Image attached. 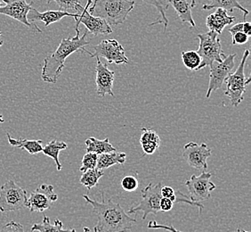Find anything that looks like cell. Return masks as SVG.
<instances>
[{"label":"cell","mask_w":251,"mask_h":232,"mask_svg":"<svg viewBox=\"0 0 251 232\" xmlns=\"http://www.w3.org/2000/svg\"><path fill=\"white\" fill-rule=\"evenodd\" d=\"M101 201L93 200L87 195H83V199L93 207V213L97 218V225L94 232H130L136 220L126 213L121 204L114 203L112 199H104L101 194Z\"/></svg>","instance_id":"cell-1"},{"label":"cell","mask_w":251,"mask_h":232,"mask_svg":"<svg viewBox=\"0 0 251 232\" xmlns=\"http://www.w3.org/2000/svg\"><path fill=\"white\" fill-rule=\"evenodd\" d=\"M31 232H77L74 229H64L63 224L59 219L54 221V223H50V218L45 215L40 223H34L30 229Z\"/></svg>","instance_id":"cell-23"},{"label":"cell","mask_w":251,"mask_h":232,"mask_svg":"<svg viewBox=\"0 0 251 232\" xmlns=\"http://www.w3.org/2000/svg\"><path fill=\"white\" fill-rule=\"evenodd\" d=\"M250 36H248L244 32H237V33L232 35V45H244L248 42Z\"/></svg>","instance_id":"cell-34"},{"label":"cell","mask_w":251,"mask_h":232,"mask_svg":"<svg viewBox=\"0 0 251 232\" xmlns=\"http://www.w3.org/2000/svg\"><path fill=\"white\" fill-rule=\"evenodd\" d=\"M139 182L135 176L127 175L121 179V188L127 192H133L138 188Z\"/></svg>","instance_id":"cell-31"},{"label":"cell","mask_w":251,"mask_h":232,"mask_svg":"<svg viewBox=\"0 0 251 232\" xmlns=\"http://www.w3.org/2000/svg\"><path fill=\"white\" fill-rule=\"evenodd\" d=\"M57 200L58 195L54 192L53 185L42 184L30 193L25 207L29 208L31 213H43L52 207L53 202Z\"/></svg>","instance_id":"cell-10"},{"label":"cell","mask_w":251,"mask_h":232,"mask_svg":"<svg viewBox=\"0 0 251 232\" xmlns=\"http://www.w3.org/2000/svg\"><path fill=\"white\" fill-rule=\"evenodd\" d=\"M212 174L204 172L200 176L193 175L185 181V186L190 193V199L194 203L208 200L211 192L217 189L216 184L210 180Z\"/></svg>","instance_id":"cell-9"},{"label":"cell","mask_w":251,"mask_h":232,"mask_svg":"<svg viewBox=\"0 0 251 232\" xmlns=\"http://www.w3.org/2000/svg\"><path fill=\"white\" fill-rule=\"evenodd\" d=\"M250 57V50L246 49L243 54L241 63L237 67V70L233 73H230L226 79V96L231 102L232 106L238 107L244 98V94L246 92L247 78L245 77V64L247 59Z\"/></svg>","instance_id":"cell-5"},{"label":"cell","mask_w":251,"mask_h":232,"mask_svg":"<svg viewBox=\"0 0 251 232\" xmlns=\"http://www.w3.org/2000/svg\"><path fill=\"white\" fill-rule=\"evenodd\" d=\"M93 2H94V0H87L86 6L83 8V11H88V9L90 8V6L93 5Z\"/></svg>","instance_id":"cell-39"},{"label":"cell","mask_w":251,"mask_h":232,"mask_svg":"<svg viewBox=\"0 0 251 232\" xmlns=\"http://www.w3.org/2000/svg\"><path fill=\"white\" fill-rule=\"evenodd\" d=\"M242 26H243V23H240V24H236L233 25L229 29V32L233 35V34L237 33V32H241L242 31ZM243 32V31H242Z\"/></svg>","instance_id":"cell-37"},{"label":"cell","mask_w":251,"mask_h":232,"mask_svg":"<svg viewBox=\"0 0 251 232\" xmlns=\"http://www.w3.org/2000/svg\"><path fill=\"white\" fill-rule=\"evenodd\" d=\"M67 16L73 17L75 19L77 17V13L70 14L69 12L62 11V10H49L43 13H40L32 6L27 15V19L31 25H33L36 22H42L45 24L46 27H49V25L57 23Z\"/></svg>","instance_id":"cell-16"},{"label":"cell","mask_w":251,"mask_h":232,"mask_svg":"<svg viewBox=\"0 0 251 232\" xmlns=\"http://www.w3.org/2000/svg\"><path fill=\"white\" fill-rule=\"evenodd\" d=\"M75 22V30L78 29V26L82 24L85 25L87 32L93 34L94 36H98L101 34H111L112 32L111 25H109L105 20L91 15L88 11L81 10L80 12H77Z\"/></svg>","instance_id":"cell-14"},{"label":"cell","mask_w":251,"mask_h":232,"mask_svg":"<svg viewBox=\"0 0 251 232\" xmlns=\"http://www.w3.org/2000/svg\"><path fill=\"white\" fill-rule=\"evenodd\" d=\"M1 5H3V2H2V0H0V6Z\"/></svg>","instance_id":"cell-43"},{"label":"cell","mask_w":251,"mask_h":232,"mask_svg":"<svg viewBox=\"0 0 251 232\" xmlns=\"http://www.w3.org/2000/svg\"><path fill=\"white\" fill-rule=\"evenodd\" d=\"M87 33L88 32L86 29L85 33L80 37L79 29H76L75 37L62 39L57 49L48 58H45L41 73V79L45 83L52 84L57 83V80L65 66V61L68 57L75 52H84L86 49L85 47L90 44V40L86 39Z\"/></svg>","instance_id":"cell-2"},{"label":"cell","mask_w":251,"mask_h":232,"mask_svg":"<svg viewBox=\"0 0 251 232\" xmlns=\"http://www.w3.org/2000/svg\"><path fill=\"white\" fill-rule=\"evenodd\" d=\"M85 144L87 145V152L95 153L98 155L113 152L116 150L110 143L108 138L100 141L96 139L95 137H91L85 141Z\"/></svg>","instance_id":"cell-25"},{"label":"cell","mask_w":251,"mask_h":232,"mask_svg":"<svg viewBox=\"0 0 251 232\" xmlns=\"http://www.w3.org/2000/svg\"><path fill=\"white\" fill-rule=\"evenodd\" d=\"M163 185L161 182L157 184L150 183L146 186L145 189H142V199L140 202L137 203L135 206H133L129 209L128 214L132 213H143V220H145L147 216L152 213L157 214L160 212L159 203L162 199V196L160 193V189Z\"/></svg>","instance_id":"cell-7"},{"label":"cell","mask_w":251,"mask_h":232,"mask_svg":"<svg viewBox=\"0 0 251 232\" xmlns=\"http://www.w3.org/2000/svg\"><path fill=\"white\" fill-rule=\"evenodd\" d=\"M97 159H98V155L95 153L87 152V154L83 156L81 166L79 168V171L84 173L87 170L97 168Z\"/></svg>","instance_id":"cell-30"},{"label":"cell","mask_w":251,"mask_h":232,"mask_svg":"<svg viewBox=\"0 0 251 232\" xmlns=\"http://www.w3.org/2000/svg\"><path fill=\"white\" fill-rule=\"evenodd\" d=\"M203 10H211L214 8H222L227 11L228 13H232L234 9L241 10L243 12L244 20L246 19L247 16L250 14V11L244 8L238 0H211V3L208 5H203L201 7Z\"/></svg>","instance_id":"cell-22"},{"label":"cell","mask_w":251,"mask_h":232,"mask_svg":"<svg viewBox=\"0 0 251 232\" xmlns=\"http://www.w3.org/2000/svg\"><path fill=\"white\" fill-rule=\"evenodd\" d=\"M174 203L169 199L162 198L159 203V207H160V212H169L173 209Z\"/></svg>","instance_id":"cell-35"},{"label":"cell","mask_w":251,"mask_h":232,"mask_svg":"<svg viewBox=\"0 0 251 232\" xmlns=\"http://www.w3.org/2000/svg\"><path fill=\"white\" fill-rule=\"evenodd\" d=\"M6 137L8 140L10 145L15 146L16 148L25 149L30 155H37L42 152L43 145L42 141H31V140H25V139H14L12 138L9 133H6Z\"/></svg>","instance_id":"cell-20"},{"label":"cell","mask_w":251,"mask_h":232,"mask_svg":"<svg viewBox=\"0 0 251 232\" xmlns=\"http://www.w3.org/2000/svg\"><path fill=\"white\" fill-rule=\"evenodd\" d=\"M247 232V231H243V230H242V229H241V228H238V229H237L236 231H235V232Z\"/></svg>","instance_id":"cell-40"},{"label":"cell","mask_w":251,"mask_h":232,"mask_svg":"<svg viewBox=\"0 0 251 232\" xmlns=\"http://www.w3.org/2000/svg\"><path fill=\"white\" fill-rule=\"evenodd\" d=\"M242 31L247 34L248 36L251 35V25L250 22H244L243 26H242Z\"/></svg>","instance_id":"cell-38"},{"label":"cell","mask_w":251,"mask_h":232,"mask_svg":"<svg viewBox=\"0 0 251 232\" xmlns=\"http://www.w3.org/2000/svg\"><path fill=\"white\" fill-rule=\"evenodd\" d=\"M103 174H103L102 170L97 169V168L87 170L83 173L80 179H79V182L81 185L87 188V189H93L98 184L99 179L103 176Z\"/></svg>","instance_id":"cell-26"},{"label":"cell","mask_w":251,"mask_h":232,"mask_svg":"<svg viewBox=\"0 0 251 232\" xmlns=\"http://www.w3.org/2000/svg\"><path fill=\"white\" fill-rule=\"evenodd\" d=\"M168 2L173 6L179 19L183 23L189 24L192 28L196 27L192 14V9L196 5L195 0H168Z\"/></svg>","instance_id":"cell-18"},{"label":"cell","mask_w":251,"mask_h":232,"mask_svg":"<svg viewBox=\"0 0 251 232\" xmlns=\"http://www.w3.org/2000/svg\"><path fill=\"white\" fill-rule=\"evenodd\" d=\"M67 147V143H65L63 141H55V140L50 141L49 144L43 146L42 152H43L44 155L49 156L54 161V163L56 165V169L58 172H61L63 169V165H61L60 160H59V154L62 150L66 149Z\"/></svg>","instance_id":"cell-24"},{"label":"cell","mask_w":251,"mask_h":232,"mask_svg":"<svg viewBox=\"0 0 251 232\" xmlns=\"http://www.w3.org/2000/svg\"><path fill=\"white\" fill-rule=\"evenodd\" d=\"M235 16L228 15V12L222 8H217V11L208 15L206 19V26L211 31L218 35L222 34L223 30L227 25H231L235 21Z\"/></svg>","instance_id":"cell-17"},{"label":"cell","mask_w":251,"mask_h":232,"mask_svg":"<svg viewBox=\"0 0 251 232\" xmlns=\"http://www.w3.org/2000/svg\"><path fill=\"white\" fill-rule=\"evenodd\" d=\"M126 158V155L125 153L118 152L116 150L113 152H110V153L101 154V155H98L97 168L103 171L107 168H110L113 165H124Z\"/></svg>","instance_id":"cell-21"},{"label":"cell","mask_w":251,"mask_h":232,"mask_svg":"<svg viewBox=\"0 0 251 232\" xmlns=\"http://www.w3.org/2000/svg\"><path fill=\"white\" fill-rule=\"evenodd\" d=\"M160 193L162 198H166V199H170L171 197H173L176 191L173 188H171L170 186H162L161 189H160Z\"/></svg>","instance_id":"cell-36"},{"label":"cell","mask_w":251,"mask_h":232,"mask_svg":"<svg viewBox=\"0 0 251 232\" xmlns=\"http://www.w3.org/2000/svg\"><path fill=\"white\" fill-rule=\"evenodd\" d=\"M1 35H2V32H1V30H0V36H1ZM3 44H4V41H3V40H0V47H2Z\"/></svg>","instance_id":"cell-42"},{"label":"cell","mask_w":251,"mask_h":232,"mask_svg":"<svg viewBox=\"0 0 251 232\" xmlns=\"http://www.w3.org/2000/svg\"><path fill=\"white\" fill-rule=\"evenodd\" d=\"M143 2H145L148 5H153L154 7L157 8L159 11L160 16H161V20H159L155 23H152L150 26H153L155 25H159V24H162L164 25V32L166 31V29L169 25V20L166 16V11L168 10L169 6V3L168 0H142Z\"/></svg>","instance_id":"cell-27"},{"label":"cell","mask_w":251,"mask_h":232,"mask_svg":"<svg viewBox=\"0 0 251 232\" xmlns=\"http://www.w3.org/2000/svg\"><path fill=\"white\" fill-rule=\"evenodd\" d=\"M148 229L150 230H164L170 232H182L176 230L173 225H165V224H159L157 222H150L147 225Z\"/></svg>","instance_id":"cell-33"},{"label":"cell","mask_w":251,"mask_h":232,"mask_svg":"<svg viewBox=\"0 0 251 232\" xmlns=\"http://www.w3.org/2000/svg\"><path fill=\"white\" fill-rule=\"evenodd\" d=\"M2 2L5 5L0 6L1 15L9 16L29 28H34L38 32H42L37 25H31L27 19V15L32 7L33 1H31L30 4H28L26 0H2Z\"/></svg>","instance_id":"cell-13"},{"label":"cell","mask_w":251,"mask_h":232,"mask_svg":"<svg viewBox=\"0 0 251 232\" xmlns=\"http://www.w3.org/2000/svg\"><path fill=\"white\" fill-rule=\"evenodd\" d=\"M236 57L237 54H231L225 58L222 62H213L212 64L209 66L210 73L208 91L206 94L207 98L210 97L213 91L222 87L226 79L230 73H232V69L235 66L234 59Z\"/></svg>","instance_id":"cell-11"},{"label":"cell","mask_w":251,"mask_h":232,"mask_svg":"<svg viewBox=\"0 0 251 232\" xmlns=\"http://www.w3.org/2000/svg\"><path fill=\"white\" fill-rule=\"evenodd\" d=\"M182 60L184 66L191 71H197L199 65L201 62V58L197 53V51H183L182 52Z\"/></svg>","instance_id":"cell-28"},{"label":"cell","mask_w":251,"mask_h":232,"mask_svg":"<svg viewBox=\"0 0 251 232\" xmlns=\"http://www.w3.org/2000/svg\"><path fill=\"white\" fill-rule=\"evenodd\" d=\"M0 232H25V228L21 223L10 222L2 227Z\"/></svg>","instance_id":"cell-32"},{"label":"cell","mask_w":251,"mask_h":232,"mask_svg":"<svg viewBox=\"0 0 251 232\" xmlns=\"http://www.w3.org/2000/svg\"><path fill=\"white\" fill-rule=\"evenodd\" d=\"M197 38L200 40L197 53L201 58V62L197 71L206 66H210L213 62H222L226 56L224 53L221 40L218 38V34L209 30L206 33L198 34Z\"/></svg>","instance_id":"cell-4"},{"label":"cell","mask_w":251,"mask_h":232,"mask_svg":"<svg viewBox=\"0 0 251 232\" xmlns=\"http://www.w3.org/2000/svg\"><path fill=\"white\" fill-rule=\"evenodd\" d=\"M4 117H3V116L2 115H0V123H3L4 122Z\"/></svg>","instance_id":"cell-41"},{"label":"cell","mask_w":251,"mask_h":232,"mask_svg":"<svg viewBox=\"0 0 251 232\" xmlns=\"http://www.w3.org/2000/svg\"><path fill=\"white\" fill-rule=\"evenodd\" d=\"M97 66H96V84H97V93L99 97H104L105 95H110L114 97L112 91L113 82L115 77V73L109 70L108 63H101L100 58H97Z\"/></svg>","instance_id":"cell-15"},{"label":"cell","mask_w":251,"mask_h":232,"mask_svg":"<svg viewBox=\"0 0 251 232\" xmlns=\"http://www.w3.org/2000/svg\"><path fill=\"white\" fill-rule=\"evenodd\" d=\"M83 53H87L90 58H102L106 59L107 63L116 64H126L128 59L126 56L125 50L116 39H104L100 43L94 47V53L87 50H84Z\"/></svg>","instance_id":"cell-8"},{"label":"cell","mask_w":251,"mask_h":232,"mask_svg":"<svg viewBox=\"0 0 251 232\" xmlns=\"http://www.w3.org/2000/svg\"><path fill=\"white\" fill-rule=\"evenodd\" d=\"M52 2H54L56 5H58L60 10L66 11V12L69 10H74L77 13L84 8L82 5H80L78 0H47L48 4H51Z\"/></svg>","instance_id":"cell-29"},{"label":"cell","mask_w":251,"mask_h":232,"mask_svg":"<svg viewBox=\"0 0 251 232\" xmlns=\"http://www.w3.org/2000/svg\"><path fill=\"white\" fill-rule=\"evenodd\" d=\"M142 135L140 138V144L142 148L146 155H152L159 147L160 140L159 137L153 130L147 128H142Z\"/></svg>","instance_id":"cell-19"},{"label":"cell","mask_w":251,"mask_h":232,"mask_svg":"<svg viewBox=\"0 0 251 232\" xmlns=\"http://www.w3.org/2000/svg\"><path fill=\"white\" fill-rule=\"evenodd\" d=\"M135 5V0H95L89 13L105 20L109 25H120L125 22Z\"/></svg>","instance_id":"cell-3"},{"label":"cell","mask_w":251,"mask_h":232,"mask_svg":"<svg viewBox=\"0 0 251 232\" xmlns=\"http://www.w3.org/2000/svg\"><path fill=\"white\" fill-rule=\"evenodd\" d=\"M212 152L206 143L197 144L195 142H189L185 144L183 149L184 161L193 169L201 172H207L208 164L207 159Z\"/></svg>","instance_id":"cell-12"},{"label":"cell","mask_w":251,"mask_h":232,"mask_svg":"<svg viewBox=\"0 0 251 232\" xmlns=\"http://www.w3.org/2000/svg\"><path fill=\"white\" fill-rule=\"evenodd\" d=\"M28 195L15 180L5 181L0 188V212L10 213L26 206Z\"/></svg>","instance_id":"cell-6"}]
</instances>
